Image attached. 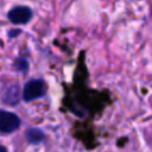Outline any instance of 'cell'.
Returning <instances> with one entry per match:
<instances>
[{
    "instance_id": "8992f818",
    "label": "cell",
    "mask_w": 152,
    "mask_h": 152,
    "mask_svg": "<svg viewBox=\"0 0 152 152\" xmlns=\"http://www.w3.org/2000/svg\"><path fill=\"white\" fill-rule=\"evenodd\" d=\"M15 65H17V68H18L19 70H25V69L27 68V62H26L25 59H23V58H19V59L15 62Z\"/></svg>"
},
{
    "instance_id": "5b68a950",
    "label": "cell",
    "mask_w": 152,
    "mask_h": 152,
    "mask_svg": "<svg viewBox=\"0 0 152 152\" xmlns=\"http://www.w3.org/2000/svg\"><path fill=\"white\" fill-rule=\"evenodd\" d=\"M4 100L8 104H15L19 101V88L17 86L10 87L5 93Z\"/></svg>"
},
{
    "instance_id": "277c9868",
    "label": "cell",
    "mask_w": 152,
    "mask_h": 152,
    "mask_svg": "<svg viewBox=\"0 0 152 152\" xmlns=\"http://www.w3.org/2000/svg\"><path fill=\"white\" fill-rule=\"evenodd\" d=\"M25 135H26V139H27V141L30 142V144H38V142H40L43 139H44V133L39 129V128H30L28 131H26V133H25Z\"/></svg>"
},
{
    "instance_id": "3957f363",
    "label": "cell",
    "mask_w": 152,
    "mask_h": 152,
    "mask_svg": "<svg viewBox=\"0 0 152 152\" xmlns=\"http://www.w3.org/2000/svg\"><path fill=\"white\" fill-rule=\"evenodd\" d=\"M7 17L13 24H26L31 19L32 12L26 6H18V7L12 8L8 12Z\"/></svg>"
},
{
    "instance_id": "6da1fadb",
    "label": "cell",
    "mask_w": 152,
    "mask_h": 152,
    "mask_svg": "<svg viewBox=\"0 0 152 152\" xmlns=\"http://www.w3.org/2000/svg\"><path fill=\"white\" fill-rule=\"evenodd\" d=\"M45 95V84L42 80H31L28 81L23 90V97L25 101H32Z\"/></svg>"
},
{
    "instance_id": "52a82bcc",
    "label": "cell",
    "mask_w": 152,
    "mask_h": 152,
    "mask_svg": "<svg viewBox=\"0 0 152 152\" xmlns=\"http://www.w3.org/2000/svg\"><path fill=\"white\" fill-rule=\"evenodd\" d=\"M1 152H7V151H6V148H5V147H1Z\"/></svg>"
},
{
    "instance_id": "7a4b0ae2",
    "label": "cell",
    "mask_w": 152,
    "mask_h": 152,
    "mask_svg": "<svg viewBox=\"0 0 152 152\" xmlns=\"http://www.w3.org/2000/svg\"><path fill=\"white\" fill-rule=\"evenodd\" d=\"M20 126V119L12 112H0V129L2 133L14 132Z\"/></svg>"
}]
</instances>
